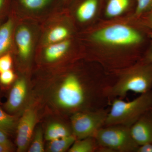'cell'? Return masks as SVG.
Returning <instances> with one entry per match:
<instances>
[{
  "mask_svg": "<svg viewBox=\"0 0 152 152\" xmlns=\"http://www.w3.org/2000/svg\"><path fill=\"white\" fill-rule=\"evenodd\" d=\"M99 145L113 152H136L139 146L133 140L129 127L116 124L104 126L95 137Z\"/></svg>",
  "mask_w": 152,
  "mask_h": 152,
  "instance_id": "5b68a950",
  "label": "cell"
},
{
  "mask_svg": "<svg viewBox=\"0 0 152 152\" xmlns=\"http://www.w3.org/2000/svg\"><path fill=\"white\" fill-rule=\"evenodd\" d=\"M110 109L78 112L72 114L70 123L73 134L77 139L94 137L104 126Z\"/></svg>",
  "mask_w": 152,
  "mask_h": 152,
  "instance_id": "8992f818",
  "label": "cell"
},
{
  "mask_svg": "<svg viewBox=\"0 0 152 152\" xmlns=\"http://www.w3.org/2000/svg\"><path fill=\"white\" fill-rule=\"evenodd\" d=\"M151 110V113L152 114V108L151 109V110Z\"/></svg>",
  "mask_w": 152,
  "mask_h": 152,
  "instance_id": "4dcf8cb0",
  "label": "cell"
},
{
  "mask_svg": "<svg viewBox=\"0 0 152 152\" xmlns=\"http://www.w3.org/2000/svg\"><path fill=\"white\" fill-rule=\"evenodd\" d=\"M15 40L20 57L27 60L30 57L33 47L32 34L29 28L22 25L17 29Z\"/></svg>",
  "mask_w": 152,
  "mask_h": 152,
  "instance_id": "8fae6325",
  "label": "cell"
},
{
  "mask_svg": "<svg viewBox=\"0 0 152 152\" xmlns=\"http://www.w3.org/2000/svg\"><path fill=\"white\" fill-rule=\"evenodd\" d=\"M15 79V74L11 69L0 73V83L4 86L10 85Z\"/></svg>",
  "mask_w": 152,
  "mask_h": 152,
  "instance_id": "cb8c5ba5",
  "label": "cell"
},
{
  "mask_svg": "<svg viewBox=\"0 0 152 152\" xmlns=\"http://www.w3.org/2000/svg\"><path fill=\"white\" fill-rule=\"evenodd\" d=\"M77 140L73 134L61 138L50 141L48 147V151L64 152L69 151L75 141Z\"/></svg>",
  "mask_w": 152,
  "mask_h": 152,
  "instance_id": "ac0fdd59",
  "label": "cell"
},
{
  "mask_svg": "<svg viewBox=\"0 0 152 152\" xmlns=\"http://www.w3.org/2000/svg\"><path fill=\"white\" fill-rule=\"evenodd\" d=\"M12 150L10 147L0 143V152H9L11 151Z\"/></svg>",
  "mask_w": 152,
  "mask_h": 152,
  "instance_id": "f1b7e54d",
  "label": "cell"
},
{
  "mask_svg": "<svg viewBox=\"0 0 152 152\" xmlns=\"http://www.w3.org/2000/svg\"><path fill=\"white\" fill-rule=\"evenodd\" d=\"M15 126V119L0 109V129L7 134L12 132Z\"/></svg>",
  "mask_w": 152,
  "mask_h": 152,
  "instance_id": "d6986e66",
  "label": "cell"
},
{
  "mask_svg": "<svg viewBox=\"0 0 152 152\" xmlns=\"http://www.w3.org/2000/svg\"><path fill=\"white\" fill-rule=\"evenodd\" d=\"M139 61L144 63H152V39Z\"/></svg>",
  "mask_w": 152,
  "mask_h": 152,
  "instance_id": "484cf974",
  "label": "cell"
},
{
  "mask_svg": "<svg viewBox=\"0 0 152 152\" xmlns=\"http://www.w3.org/2000/svg\"><path fill=\"white\" fill-rule=\"evenodd\" d=\"M0 143L10 147L12 149V145L8 137L7 134L0 129Z\"/></svg>",
  "mask_w": 152,
  "mask_h": 152,
  "instance_id": "4316f807",
  "label": "cell"
},
{
  "mask_svg": "<svg viewBox=\"0 0 152 152\" xmlns=\"http://www.w3.org/2000/svg\"><path fill=\"white\" fill-rule=\"evenodd\" d=\"M72 30L70 27L64 24L56 25L48 31L45 38L46 45L70 39Z\"/></svg>",
  "mask_w": 152,
  "mask_h": 152,
  "instance_id": "5bb4252c",
  "label": "cell"
},
{
  "mask_svg": "<svg viewBox=\"0 0 152 152\" xmlns=\"http://www.w3.org/2000/svg\"><path fill=\"white\" fill-rule=\"evenodd\" d=\"M136 152H152V143L139 146Z\"/></svg>",
  "mask_w": 152,
  "mask_h": 152,
  "instance_id": "83f0119b",
  "label": "cell"
},
{
  "mask_svg": "<svg viewBox=\"0 0 152 152\" xmlns=\"http://www.w3.org/2000/svg\"><path fill=\"white\" fill-rule=\"evenodd\" d=\"M99 6L100 0H84L76 9V19L83 24L95 20L98 15Z\"/></svg>",
  "mask_w": 152,
  "mask_h": 152,
  "instance_id": "4fadbf2b",
  "label": "cell"
},
{
  "mask_svg": "<svg viewBox=\"0 0 152 152\" xmlns=\"http://www.w3.org/2000/svg\"><path fill=\"white\" fill-rule=\"evenodd\" d=\"M137 18L141 23L152 32V11Z\"/></svg>",
  "mask_w": 152,
  "mask_h": 152,
  "instance_id": "d4e9b609",
  "label": "cell"
},
{
  "mask_svg": "<svg viewBox=\"0 0 152 152\" xmlns=\"http://www.w3.org/2000/svg\"><path fill=\"white\" fill-rule=\"evenodd\" d=\"M99 65L89 61L83 70L70 71L63 77L56 94L58 105L68 114L96 110L110 105V91L115 81Z\"/></svg>",
  "mask_w": 152,
  "mask_h": 152,
  "instance_id": "7a4b0ae2",
  "label": "cell"
},
{
  "mask_svg": "<svg viewBox=\"0 0 152 152\" xmlns=\"http://www.w3.org/2000/svg\"><path fill=\"white\" fill-rule=\"evenodd\" d=\"M72 134L70 125L68 126L62 123H53L47 128L45 137L47 140L50 141Z\"/></svg>",
  "mask_w": 152,
  "mask_h": 152,
  "instance_id": "2e32d148",
  "label": "cell"
},
{
  "mask_svg": "<svg viewBox=\"0 0 152 152\" xmlns=\"http://www.w3.org/2000/svg\"><path fill=\"white\" fill-rule=\"evenodd\" d=\"M14 22L9 19L0 27V56L7 53L12 45Z\"/></svg>",
  "mask_w": 152,
  "mask_h": 152,
  "instance_id": "9a60e30c",
  "label": "cell"
},
{
  "mask_svg": "<svg viewBox=\"0 0 152 152\" xmlns=\"http://www.w3.org/2000/svg\"><path fill=\"white\" fill-rule=\"evenodd\" d=\"M12 59L11 55L6 53L0 56V73L11 69Z\"/></svg>",
  "mask_w": 152,
  "mask_h": 152,
  "instance_id": "603a6c76",
  "label": "cell"
},
{
  "mask_svg": "<svg viewBox=\"0 0 152 152\" xmlns=\"http://www.w3.org/2000/svg\"><path fill=\"white\" fill-rule=\"evenodd\" d=\"M110 106L105 126L119 124L130 127L143 114L152 108V90L129 102L114 98Z\"/></svg>",
  "mask_w": 152,
  "mask_h": 152,
  "instance_id": "277c9868",
  "label": "cell"
},
{
  "mask_svg": "<svg viewBox=\"0 0 152 152\" xmlns=\"http://www.w3.org/2000/svg\"><path fill=\"white\" fill-rule=\"evenodd\" d=\"M152 11V0H137L133 15L136 18Z\"/></svg>",
  "mask_w": 152,
  "mask_h": 152,
  "instance_id": "7402d4cb",
  "label": "cell"
},
{
  "mask_svg": "<svg viewBox=\"0 0 152 152\" xmlns=\"http://www.w3.org/2000/svg\"><path fill=\"white\" fill-rule=\"evenodd\" d=\"M22 5L27 10L38 11L49 5L53 0H19Z\"/></svg>",
  "mask_w": 152,
  "mask_h": 152,
  "instance_id": "ffe728a7",
  "label": "cell"
},
{
  "mask_svg": "<svg viewBox=\"0 0 152 152\" xmlns=\"http://www.w3.org/2000/svg\"><path fill=\"white\" fill-rule=\"evenodd\" d=\"M37 121V116L33 110L26 109L17 126L16 143L18 151L26 150L32 137Z\"/></svg>",
  "mask_w": 152,
  "mask_h": 152,
  "instance_id": "52a82bcc",
  "label": "cell"
},
{
  "mask_svg": "<svg viewBox=\"0 0 152 152\" xmlns=\"http://www.w3.org/2000/svg\"><path fill=\"white\" fill-rule=\"evenodd\" d=\"M72 46L70 39L46 45L44 49V58L48 63H53L66 58Z\"/></svg>",
  "mask_w": 152,
  "mask_h": 152,
  "instance_id": "7c38bea8",
  "label": "cell"
},
{
  "mask_svg": "<svg viewBox=\"0 0 152 152\" xmlns=\"http://www.w3.org/2000/svg\"><path fill=\"white\" fill-rule=\"evenodd\" d=\"M137 0H106L105 19L116 18L134 14Z\"/></svg>",
  "mask_w": 152,
  "mask_h": 152,
  "instance_id": "9c48e42d",
  "label": "cell"
},
{
  "mask_svg": "<svg viewBox=\"0 0 152 152\" xmlns=\"http://www.w3.org/2000/svg\"><path fill=\"white\" fill-rule=\"evenodd\" d=\"M99 146V144L94 137L77 139L68 152H97Z\"/></svg>",
  "mask_w": 152,
  "mask_h": 152,
  "instance_id": "e0dca14e",
  "label": "cell"
},
{
  "mask_svg": "<svg viewBox=\"0 0 152 152\" xmlns=\"http://www.w3.org/2000/svg\"><path fill=\"white\" fill-rule=\"evenodd\" d=\"M87 60L113 74L138 61L152 39V32L130 14L94 24L86 36Z\"/></svg>",
  "mask_w": 152,
  "mask_h": 152,
  "instance_id": "6da1fadb",
  "label": "cell"
},
{
  "mask_svg": "<svg viewBox=\"0 0 152 152\" xmlns=\"http://www.w3.org/2000/svg\"><path fill=\"white\" fill-rule=\"evenodd\" d=\"M45 151L44 145V137L42 131L39 128L36 131L34 140L31 145L29 147L28 152H43Z\"/></svg>",
  "mask_w": 152,
  "mask_h": 152,
  "instance_id": "44dd1931",
  "label": "cell"
},
{
  "mask_svg": "<svg viewBox=\"0 0 152 152\" xmlns=\"http://www.w3.org/2000/svg\"><path fill=\"white\" fill-rule=\"evenodd\" d=\"M133 140L139 146L152 143V114L148 111L130 127Z\"/></svg>",
  "mask_w": 152,
  "mask_h": 152,
  "instance_id": "ba28073f",
  "label": "cell"
},
{
  "mask_svg": "<svg viewBox=\"0 0 152 152\" xmlns=\"http://www.w3.org/2000/svg\"><path fill=\"white\" fill-rule=\"evenodd\" d=\"M27 93V85L23 78L19 79L15 82L11 89L5 107L8 112L13 113L21 107Z\"/></svg>",
  "mask_w": 152,
  "mask_h": 152,
  "instance_id": "30bf717a",
  "label": "cell"
},
{
  "mask_svg": "<svg viewBox=\"0 0 152 152\" xmlns=\"http://www.w3.org/2000/svg\"><path fill=\"white\" fill-rule=\"evenodd\" d=\"M4 0H0V9L2 7L3 4H4Z\"/></svg>",
  "mask_w": 152,
  "mask_h": 152,
  "instance_id": "f546056e",
  "label": "cell"
},
{
  "mask_svg": "<svg viewBox=\"0 0 152 152\" xmlns=\"http://www.w3.org/2000/svg\"><path fill=\"white\" fill-rule=\"evenodd\" d=\"M114 74L115 81L110 91L113 99H124L129 92L141 94L152 90V63L138 61Z\"/></svg>",
  "mask_w": 152,
  "mask_h": 152,
  "instance_id": "3957f363",
  "label": "cell"
}]
</instances>
